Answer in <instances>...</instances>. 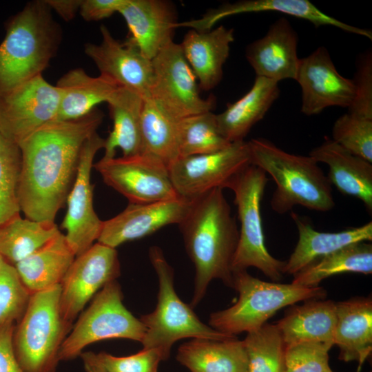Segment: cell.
<instances>
[{
  "instance_id": "6da1fadb",
  "label": "cell",
  "mask_w": 372,
  "mask_h": 372,
  "mask_svg": "<svg viewBox=\"0 0 372 372\" xmlns=\"http://www.w3.org/2000/svg\"><path fill=\"white\" fill-rule=\"evenodd\" d=\"M103 118V113L94 109L76 120L54 121L19 144L17 198L26 218L54 222L74 183L83 147Z\"/></svg>"
},
{
  "instance_id": "7a4b0ae2",
  "label": "cell",
  "mask_w": 372,
  "mask_h": 372,
  "mask_svg": "<svg viewBox=\"0 0 372 372\" xmlns=\"http://www.w3.org/2000/svg\"><path fill=\"white\" fill-rule=\"evenodd\" d=\"M223 190L216 188L194 199L178 225L195 267L192 308L204 298L213 280L233 287L232 262L239 229Z\"/></svg>"
},
{
  "instance_id": "3957f363",
  "label": "cell",
  "mask_w": 372,
  "mask_h": 372,
  "mask_svg": "<svg viewBox=\"0 0 372 372\" xmlns=\"http://www.w3.org/2000/svg\"><path fill=\"white\" fill-rule=\"evenodd\" d=\"M61 36L44 1L27 3L10 19L0 43V94L42 75L57 52Z\"/></svg>"
},
{
  "instance_id": "277c9868",
  "label": "cell",
  "mask_w": 372,
  "mask_h": 372,
  "mask_svg": "<svg viewBox=\"0 0 372 372\" xmlns=\"http://www.w3.org/2000/svg\"><path fill=\"white\" fill-rule=\"evenodd\" d=\"M251 164L269 174L276 185L270 205L283 214L296 205L327 211L335 205L332 185L312 157L291 154L265 138L248 141Z\"/></svg>"
},
{
  "instance_id": "5b68a950",
  "label": "cell",
  "mask_w": 372,
  "mask_h": 372,
  "mask_svg": "<svg viewBox=\"0 0 372 372\" xmlns=\"http://www.w3.org/2000/svg\"><path fill=\"white\" fill-rule=\"evenodd\" d=\"M148 256L158 278V290L154 310L140 318L145 328L141 342L143 349H155L166 360L173 344L179 340H223L236 337L224 334L203 322L192 307L179 298L174 286V269L159 247H150Z\"/></svg>"
},
{
  "instance_id": "8992f818",
  "label": "cell",
  "mask_w": 372,
  "mask_h": 372,
  "mask_svg": "<svg viewBox=\"0 0 372 372\" xmlns=\"http://www.w3.org/2000/svg\"><path fill=\"white\" fill-rule=\"evenodd\" d=\"M238 293L230 307L212 313L209 325L228 335L255 331L276 313L300 301L321 300L326 291L320 286L304 287L278 282H267L251 276L247 270L233 271V287Z\"/></svg>"
},
{
  "instance_id": "52a82bcc",
  "label": "cell",
  "mask_w": 372,
  "mask_h": 372,
  "mask_svg": "<svg viewBox=\"0 0 372 372\" xmlns=\"http://www.w3.org/2000/svg\"><path fill=\"white\" fill-rule=\"evenodd\" d=\"M61 284L31 294L15 325L12 344L25 372H54L59 351L71 324L62 315Z\"/></svg>"
},
{
  "instance_id": "ba28073f",
  "label": "cell",
  "mask_w": 372,
  "mask_h": 372,
  "mask_svg": "<svg viewBox=\"0 0 372 372\" xmlns=\"http://www.w3.org/2000/svg\"><path fill=\"white\" fill-rule=\"evenodd\" d=\"M268 180L263 170L251 164L233 176L225 186L234 194V203L240 225L232 271L253 267L273 282H278L282 278L285 262L274 258L267 250L260 212Z\"/></svg>"
},
{
  "instance_id": "9c48e42d",
  "label": "cell",
  "mask_w": 372,
  "mask_h": 372,
  "mask_svg": "<svg viewBox=\"0 0 372 372\" xmlns=\"http://www.w3.org/2000/svg\"><path fill=\"white\" fill-rule=\"evenodd\" d=\"M121 286L115 280L105 285L81 314L59 351V360L76 358L87 345L110 338L141 342L145 328L123 304Z\"/></svg>"
},
{
  "instance_id": "30bf717a",
  "label": "cell",
  "mask_w": 372,
  "mask_h": 372,
  "mask_svg": "<svg viewBox=\"0 0 372 372\" xmlns=\"http://www.w3.org/2000/svg\"><path fill=\"white\" fill-rule=\"evenodd\" d=\"M153 81L149 98L176 121L212 111L216 101L203 99L196 77L180 44L165 45L152 60Z\"/></svg>"
},
{
  "instance_id": "8fae6325",
  "label": "cell",
  "mask_w": 372,
  "mask_h": 372,
  "mask_svg": "<svg viewBox=\"0 0 372 372\" xmlns=\"http://www.w3.org/2000/svg\"><path fill=\"white\" fill-rule=\"evenodd\" d=\"M93 167L105 184L124 196L130 203H154L179 197L168 167L148 154L102 158Z\"/></svg>"
},
{
  "instance_id": "7c38bea8",
  "label": "cell",
  "mask_w": 372,
  "mask_h": 372,
  "mask_svg": "<svg viewBox=\"0 0 372 372\" xmlns=\"http://www.w3.org/2000/svg\"><path fill=\"white\" fill-rule=\"evenodd\" d=\"M61 90L39 75L0 94V132L17 145L56 119Z\"/></svg>"
},
{
  "instance_id": "4fadbf2b",
  "label": "cell",
  "mask_w": 372,
  "mask_h": 372,
  "mask_svg": "<svg viewBox=\"0 0 372 372\" xmlns=\"http://www.w3.org/2000/svg\"><path fill=\"white\" fill-rule=\"evenodd\" d=\"M251 165L248 141L231 143L210 154L178 158L169 166L172 184L179 196L194 200L227 182Z\"/></svg>"
},
{
  "instance_id": "5bb4252c",
  "label": "cell",
  "mask_w": 372,
  "mask_h": 372,
  "mask_svg": "<svg viewBox=\"0 0 372 372\" xmlns=\"http://www.w3.org/2000/svg\"><path fill=\"white\" fill-rule=\"evenodd\" d=\"M120 273L116 249L99 242L76 256L61 283L60 305L65 320L72 324L90 300Z\"/></svg>"
},
{
  "instance_id": "9a60e30c",
  "label": "cell",
  "mask_w": 372,
  "mask_h": 372,
  "mask_svg": "<svg viewBox=\"0 0 372 372\" xmlns=\"http://www.w3.org/2000/svg\"><path fill=\"white\" fill-rule=\"evenodd\" d=\"M104 143L105 139L96 132L85 141L77 174L66 200L68 208L61 227L66 230L65 238L76 256L89 249L101 231L103 220L93 206L91 172L94 156Z\"/></svg>"
},
{
  "instance_id": "2e32d148",
  "label": "cell",
  "mask_w": 372,
  "mask_h": 372,
  "mask_svg": "<svg viewBox=\"0 0 372 372\" xmlns=\"http://www.w3.org/2000/svg\"><path fill=\"white\" fill-rule=\"evenodd\" d=\"M302 92L301 112L318 114L329 107L349 108L353 100L352 79L342 76L325 47H318L300 59L295 79Z\"/></svg>"
},
{
  "instance_id": "e0dca14e",
  "label": "cell",
  "mask_w": 372,
  "mask_h": 372,
  "mask_svg": "<svg viewBox=\"0 0 372 372\" xmlns=\"http://www.w3.org/2000/svg\"><path fill=\"white\" fill-rule=\"evenodd\" d=\"M193 200L177 198L149 203H130L114 217L103 221L97 242L116 247L157 231L163 227L178 225L188 212Z\"/></svg>"
},
{
  "instance_id": "ac0fdd59",
  "label": "cell",
  "mask_w": 372,
  "mask_h": 372,
  "mask_svg": "<svg viewBox=\"0 0 372 372\" xmlns=\"http://www.w3.org/2000/svg\"><path fill=\"white\" fill-rule=\"evenodd\" d=\"M100 32V43H87L85 46V54L95 63L100 74L143 98L149 97L153 81L152 60L129 39L121 43L114 39L105 25L101 26Z\"/></svg>"
},
{
  "instance_id": "d6986e66",
  "label": "cell",
  "mask_w": 372,
  "mask_h": 372,
  "mask_svg": "<svg viewBox=\"0 0 372 372\" xmlns=\"http://www.w3.org/2000/svg\"><path fill=\"white\" fill-rule=\"evenodd\" d=\"M273 11L293 16L311 22L315 27L330 25L347 32L372 39L371 30L344 23L321 11L308 0H241L225 3L209 10L200 19L178 23V27H188L198 32H205L223 18L244 13Z\"/></svg>"
},
{
  "instance_id": "ffe728a7",
  "label": "cell",
  "mask_w": 372,
  "mask_h": 372,
  "mask_svg": "<svg viewBox=\"0 0 372 372\" xmlns=\"http://www.w3.org/2000/svg\"><path fill=\"white\" fill-rule=\"evenodd\" d=\"M297 32L285 17L273 22L265 36L248 45L245 56L256 76L276 82L296 79L300 59Z\"/></svg>"
},
{
  "instance_id": "44dd1931",
  "label": "cell",
  "mask_w": 372,
  "mask_h": 372,
  "mask_svg": "<svg viewBox=\"0 0 372 372\" xmlns=\"http://www.w3.org/2000/svg\"><path fill=\"white\" fill-rule=\"evenodd\" d=\"M118 13L133 43L149 60L173 41L178 23L172 5L163 0H125Z\"/></svg>"
},
{
  "instance_id": "7402d4cb",
  "label": "cell",
  "mask_w": 372,
  "mask_h": 372,
  "mask_svg": "<svg viewBox=\"0 0 372 372\" xmlns=\"http://www.w3.org/2000/svg\"><path fill=\"white\" fill-rule=\"evenodd\" d=\"M309 156L328 165L327 178L343 194L355 197L372 211V163L357 156L325 136Z\"/></svg>"
},
{
  "instance_id": "603a6c76",
  "label": "cell",
  "mask_w": 372,
  "mask_h": 372,
  "mask_svg": "<svg viewBox=\"0 0 372 372\" xmlns=\"http://www.w3.org/2000/svg\"><path fill=\"white\" fill-rule=\"evenodd\" d=\"M298 231L297 245L283 273L296 275L306 267L347 246L372 240V223L338 232H322L314 229L308 220L292 211Z\"/></svg>"
},
{
  "instance_id": "cb8c5ba5",
  "label": "cell",
  "mask_w": 372,
  "mask_h": 372,
  "mask_svg": "<svg viewBox=\"0 0 372 372\" xmlns=\"http://www.w3.org/2000/svg\"><path fill=\"white\" fill-rule=\"evenodd\" d=\"M234 41L233 29L223 25L205 32L191 29L185 35L180 45L204 91L212 90L221 81L223 67Z\"/></svg>"
},
{
  "instance_id": "d4e9b609",
  "label": "cell",
  "mask_w": 372,
  "mask_h": 372,
  "mask_svg": "<svg viewBox=\"0 0 372 372\" xmlns=\"http://www.w3.org/2000/svg\"><path fill=\"white\" fill-rule=\"evenodd\" d=\"M335 309L333 342L340 349L339 359L357 362V372H360L372 351L371 298L335 302Z\"/></svg>"
},
{
  "instance_id": "484cf974",
  "label": "cell",
  "mask_w": 372,
  "mask_h": 372,
  "mask_svg": "<svg viewBox=\"0 0 372 372\" xmlns=\"http://www.w3.org/2000/svg\"><path fill=\"white\" fill-rule=\"evenodd\" d=\"M280 95L278 83L256 76L251 89L216 114L220 132L229 143L244 141L251 129L263 118Z\"/></svg>"
},
{
  "instance_id": "4316f807",
  "label": "cell",
  "mask_w": 372,
  "mask_h": 372,
  "mask_svg": "<svg viewBox=\"0 0 372 372\" xmlns=\"http://www.w3.org/2000/svg\"><path fill=\"white\" fill-rule=\"evenodd\" d=\"M288 309L277 325L285 345L311 342L334 345L335 302L311 300Z\"/></svg>"
},
{
  "instance_id": "83f0119b",
  "label": "cell",
  "mask_w": 372,
  "mask_h": 372,
  "mask_svg": "<svg viewBox=\"0 0 372 372\" xmlns=\"http://www.w3.org/2000/svg\"><path fill=\"white\" fill-rule=\"evenodd\" d=\"M56 85L61 90V99L55 121H60L85 116L99 103H107L121 87L105 76H91L82 68L68 71Z\"/></svg>"
},
{
  "instance_id": "f1b7e54d",
  "label": "cell",
  "mask_w": 372,
  "mask_h": 372,
  "mask_svg": "<svg viewBox=\"0 0 372 372\" xmlns=\"http://www.w3.org/2000/svg\"><path fill=\"white\" fill-rule=\"evenodd\" d=\"M75 258L65 234L60 231L14 266L32 294L61 284Z\"/></svg>"
},
{
  "instance_id": "f546056e",
  "label": "cell",
  "mask_w": 372,
  "mask_h": 372,
  "mask_svg": "<svg viewBox=\"0 0 372 372\" xmlns=\"http://www.w3.org/2000/svg\"><path fill=\"white\" fill-rule=\"evenodd\" d=\"M177 361L190 372H248L243 340L193 338L178 349Z\"/></svg>"
},
{
  "instance_id": "4dcf8cb0",
  "label": "cell",
  "mask_w": 372,
  "mask_h": 372,
  "mask_svg": "<svg viewBox=\"0 0 372 372\" xmlns=\"http://www.w3.org/2000/svg\"><path fill=\"white\" fill-rule=\"evenodd\" d=\"M144 98L137 92L119 87L107 103L113 127L105 139L103 158L115 157L116 149L123 156L142 152L141 117Z\"/></svg>"
},
{
  "instance_id": "1f68e13d",
  "label": "cell",
  "mask_w": 372,
  "mask_h": 372,
  "mask_svg": "<svg viewBox=\"0 0 372 372\" xmlns=\"http://www.w3.org/2000/svg\"><path fill=\"white\" fill-rule=\"evenodd\" d=\"M59 232L54 222L34 220L18 214L0 225V256L14 265Z\"/></svg>"
},
{
  "instance_id": "d6a6232c",
  "label": "cell",
  "mask_w": 372,
  "mask_h": 372,
  "mask_svg": "<svg viewBox=\"0 0 372 372\" xmlns=\"http://www.w3.org/2000/svg\"><path fill=\"white\" fill-rule=\"evenodd\" d=\"M177 121L151 98H144L141 117V154L155 157L169 167L178 158Z\"/></svg>"
},
{
  "instance_id": "836d02e7",
  "label": "cell",
  "mask_w": 372,
  "mask_h": 372,
  "mask_svg": "<svg viewBox=\"0 0 372 372\" xmlns=\"http://www.w3.org/2000/svg\"><path fill=\"white\" fill-rule=\"evenodd\" d=\"M347 272L372 273L371 244H352L328 255L294 275L291 283L316 287L328 277Z\"/></svg>"
},
{
  "instance_id": "e575fe53",
  "label": "cell",
  "mask_w": 372,
  "mask_h": 372,
  "mask_svg": "<svg viewBox=\"0 0 372 372\" xmlns=\"http://www.w3.org/2000/svg\"><path fill=\"white\" fill-rule=\"evenodd\" d=\"M178 158L214 153L228 147L212 111L177 121Z\"/></svg>"
},
{
  "instance_id": "d590c367",
  "label": "cell",
  "mask_w": 372,
  "mask_h": 372,
  "mask_svg": "<svg viewBox=\"0 0 372 372\" xmlns=\"http://www.w3.org/2000/svg\"><path fill=\"white\" fill-rule=\"evenodd\" d=\"M247 333L248 372H285V344L277 325L265 323Z\"/></svg>"
},
{
  "instance_id": "8d00e7d4",
  "label": "cell",
  "mask_w": 372,
  "mask_h": 372,
  "mask_svg": "<svg viewBox=\"0 0 372 372\" xmlns=\"http://www.w3.org/2000/svg\"><path fill=\"white\" fill-rule=\"evenodd\" d=\"M21 167L19 147L0 132V225L20 214L17 188Z\"/></svg>"
},
{
  "instance_id": "74e56055",
  "label": "cell",
  "mask_w": 372,
  "mask_h": 372,
  "mask_svg": "<svg viewBox=\"0 0 372 372\" xmlns=\"http://www.w3.org/2000/svg\"><path fill=\"white\" fill-rule=\"evenodd\" d=\"M331 139L351 154L372 163V119L347 112L335 121Z\"/></svg>"
},
{
  "instance_id": "f35d334b",
  "label": "cell",
  "mask_w": 372,
  "mask_h": 372,
  "mask_svg": "<svg viewBox=\"0 0 372 372\" xmlns=\"http://www.w3.org/2000/svg\"><path fill=\"white\" fill-rule=\"evenodd\" d=\"M30 296L14 266L4 260L0 268V327L20 320Z\"/></svg>"
},
{
  "instance_id": "ab89813d",
  "label": "cell",
  "mask_w": 372,
  "mask_h": 372,
  "mask_svg": "<svg viewBox=\"0 0 372 372\" xmlns=\"http://www.w3.org/2000/svg\"><path fill=\"white\" fill-rule=\"evenodd\" d=\"M320 342H302L285 345V372H324L330 369L329 351Z\"/></svg>"
},
{
  "instance_id": "60d3db41",
  "label": "cell",
  "mask_w": 372,
  "mask_h": 372,
  "mask_svg": "<svg viewBox=\"0 0 372 372\" xmlns=\"http://www.w3.org/2000/svg\"><path fill=\"white\" fill-rule=\"evenodd\" d=\"M354 94L348 112L372 119V52L362 53L356 63L352 79Z\"/></svg>"
},
{
  "instance_id": "b9f144b4",
  "label": "cell",
  "mask_w": 372,
  "mask_h": 372,
  "mask_svg": "<svg viewBox=\"0 0 372 372\" xmlns=\"http://www.w3.org/2000/svg\"><path fill=\"white\" fill-rule=\"evenodd\" d=\"M107 372H158L163 361L161 353L155 349H143L128 356H115L105 352L97 354Z\"/></svg>"
},
{
  "instance_id": "7bdbcfd3",
  "label": "cell",
  "mask_w": 372,
  "mask_h": 372,
  "mask_svg": "<svg viewBox=\"0 0 372 372\" xmlns=\"http://www.w3.org/2000/svg\"><path fill=\"white\" fill-rule=\"evenodd\" d=\"M15 325L9 322L0 327V372H25L19 365L13 349Z\"/></svg>"
},
{
  "instance_id": "ee69618b",
  "label": "cell",
  "mask_w": 372,
  "mask_h": 372,
  "mask_svg": "<svg viewBox=\"0 0 372 372\" xmlns=\"http://www.w3.org/2000/svg\"><path fill=\"white\" fill-rule=\"evenodd\" d=\"M125 0H83L79 12L84 20L99 21L118 12Z\"/></svg>"
},
{
  "instance_id": "f6af8a7d",
  "label": "cell",
  "mask_w": 372,
  "mask_h": 372,
  "mask_svg": "<svg viewBox=\"0 0 372 372\" xmlns=\"http://www.w3.org/2000/svg\"><path fill=\"white\" fill-rule=\"evenodd\" d=\"M83 0H45L47 6L57 12L64 20L73 19L79 11Z\"/></svg>"
},
{
  "instance_id": "bcb514c9",
  "label": "cell",
  "mask_w": 372,
  "mask_h": 372,
  "mask_svg": "<svg viewBox=\"0 0 372 372\" xmlns=\"http://www.w3.org/2000/svg\"><path fill=\"white\" fill-rule=\"evenodd\" d=\"M80 355L85 372H107L96 353L88 351L82 353Z\"/></svg>"
},
{
  "instance_id": "7dc6e473",
  "label": "cell",
  "mask_w": 372,
  "mask_h": 372,
  "mask_svg": "<svg viewBox=\"0 0 372 372\" xmlns=\"http://www.w3.org/2000/svg\"><path fill=\"white\" fill-rule=\"evenodd\" d=\"M3 262H4V259L0 256V268Z\"/></svg>"
},
{
  "instance_id": "c3c4849f",
  "label": "cell",
  "mask_w": 372,
  "mask_h": 372,
  "mask_svg": "<svg viewBox=\"0 0 372 372\" xmlns=\"http://www.w3.org/2000/svg\"><path fill=\"white\" fill-rule=\"evenodd\" d=\"M324 372H333L332 370L331 369V368L329 369H328L327 371H324Z\"/></svg>"
}]
</instances>
